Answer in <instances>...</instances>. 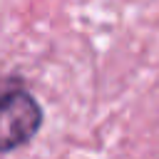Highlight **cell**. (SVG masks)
<instances>
[{"mask_svg": "<svg viewBox=\"0 0 159 159\" xmlns=\"http://www.w3.org/2000/svg\"><path fill=\"white\" fill-rule=\"evenodd\" d=\"M42 124V109L37 99L25 89H10L0 94V152L27 144Z\"/></svg>", "mask_w": 159, "mask_h": 159, "instance_id": "obj_1", "label": "cell"}]
</instances>
